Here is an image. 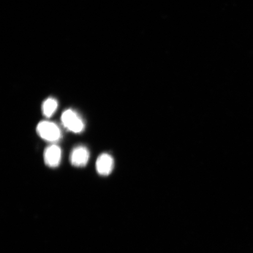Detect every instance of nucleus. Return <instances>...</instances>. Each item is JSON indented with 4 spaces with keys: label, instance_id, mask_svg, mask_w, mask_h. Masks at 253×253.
Here are the masks:
<instances>
[{
    "label": "nucleus",
    "instance_id": "423d86ee",
    "mask_svg": "<svg viewBox=\"0 0 253 253\" xmlns=\"http://www.w3.org/2000/svg\"><path fill=\"white\" fill-rule=\"evenodd\" d=\"M58 102L53 98L50 97L44 101L42 107L43 116L47 118H49L55 113L58 108Z\"/></svg>",
    "mask_w": 253,
    "mask_h": 253
},
{
    "label": "nucleus",
    "instance_id": "39448f33",
    "mask_svg": "<svg viewBox=\"0 0 253 253\" xmlns=\"http://www.w3.org/2000/svg\"><path fill=\"white\" fill-rule=\"evenodd\" d=\"M114 165V160L110 155L105 153L101 154L96 163L97 172L100 175H109L113 171Z\"/></svg>",
    "mask_w": 253,
    "mask_h": 253
},
{
    "label": "nucleus",
    "instance_id": "f257e3e1",
    "mask_svg": "<svg viewBox=\"0 0 253 253\" xmlns=\"http://www.w3.org/2000/svg\"><path fill=\"white\" fill-rule=\"evenodd\" d=\"M37 131L41 138L47 141H58L61 138V131L55 123L42 121L37 126Z\"/></svg>",
    "mask_w": 253,
    "mask_h": 253
},
{
    "label": "nucleus",
    "instance_id": "7ed1b4c3",
    "mask_svg": "<svg viewBox=\"0 0 253 253\" xmlns=\"http://www.w3.org/2000/svg\"><path fill=\"white\" fill-rule=\"evenodd\" d=\"M89 151L84 146H78L72 150L70 161L73 166L84 167L87 165L89 159Z\"/></svg>",
    "mask_w": 253,
    "mask_h": 253
},
{
    "label": "nucleus",
    "instance_id": "20e7f679",
    "mask_svg": "<svg viewBox=\"0 0 253 253\" xmlns=\"http://www.w3.org/2000/svg\"><path fill=\"white\" fill-rule=\"evenodd\" d=\"M62 151L56 145H51L46 148L44 151V161L47 167L56 168L61 162Z\"/></svg>",
    "mask_w": 253,
    "mask_h": 253
},
{
    "label": "nucleus",
    "instance_id": "f03ea898",
    "mask_svg": "<svg viewBox=\"0 0 253 253\" xmlns=\"http://www.w3.org/2000/svg\"><path fill=\"white\" fill-rule=\"evenodd\" d=\"M61 120L63 126L69 131L75 133H80L84 131V122L77 113L71 109L66 110L62 113Z\"/></svg>",
    "mask_w": 253,
    "mask_h": 253
}]
</instances>
